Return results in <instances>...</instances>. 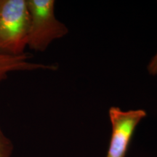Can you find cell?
<instances>
[{"label": "cell", "mask_w": 157, "mask_h": 157, "mask_svg": "<svg viewBox=\"0 0 157 157\" xmlns=\"http://www.w3.org/2000/svg\"><path fill=\"white\" fill-rule=\"evenodd\" d=\"M29 29L26 0H0V54H24Z\"/></svg>", "instance_id": "6da1fadb"}, {"label": "cell", "mask_w": 157, "mask_h": 157, "mask_svg": "<svg viewBox=\"0 0 157 157\" xmlns=\"http://www.w3.org/2000/svg\"><path fill=\"white\" fill-rule=\"evenodd\" d=\"M30 15L28 47L44 52L56 39L68 33L66 25L56 18L53 0H26Z\"/></svg>", "instance_id": "7a4b0ae2"}, {"label": "cell", "mask_w": 157, "mask_h": 157, "mask_svg": "<svg viewBox=\"0 0 157 157\" xmlns=\"http://www.w3.org/2000/svg\"><path fill=\"white\" fill-rule=\"evenodd\" d=\"M109 115L112 131L106 157H125L135 129L147 112L143 109L124 111L113 106Z\"/></svg>", "instance_id": "3957f363"}, {"label": "cell", "mask_w": 157, "mask_h": 157, "mask_svg": "<svg viewBox=\"0 0 157 157\" xmlns=\"http://www.w3.org/2000/svg\"><path fill=\"white\" fill-rule=\"evenodd\" d=\"M31 56L24 53L20 56L0 54V83L8 77L9 74L17 71L35 70H56L54 65L36 63L29 61Z\"/></svg>", "instance_id": "277c9868"}, {"label": "cell", "mask_w": 157, "mask_h": 157, "mask_svg": "<svg viewBox=\"0 0 157 157\" xmlns=\"http://www.w3.org/2000/svg\"><path fill=\"white\" fill-rule=\"evenodd\" d=\"M13 143L0 127V157H11L13 152Z\"/></svg>", "instance_id": "5b68a950"}, {"label": "cell", "mask_w": 157, "mask_h": 157, "mask_svg": "<svg viewBox=\"0 0 157 157\" xmlns=\"http://www.w3.org/2000/svg\"><path fill=\"white\" fill-rule=\"evenodd\" d=\"M147 70L149 74L152 76L157 75V52L155 56L151 58L147 66Z\"/></svg>", "instance_id": "8992f818"}]
</instances>
